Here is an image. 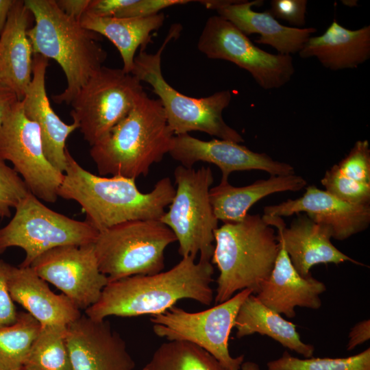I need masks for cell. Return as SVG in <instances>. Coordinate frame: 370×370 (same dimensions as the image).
<instances>
[{"label":"cell","mask_w":370,"mask_h":370,"mask_svg":"<svg viewBox=\"0 0 370 370\" xmlns=\"http://www.w3.org/2000/svg\"><path fill=\"white\" fill-rule=\"evenodd\" d=\"M195 260L184 257L166 271L109 282L97 302L84 310L85 315L97 321L110 316H153L183 299L209 306L214 299L210 286L214 267L210 261Z\"/></svg>","instance_id":"6da1fadb"},{"label":"cell","mask_w":370,"mask_h":370,"mask_svg":"<svg viewBox=\"0 0 370 370\" xmlns=\"http://www.w3.org/2000/svg\"><path fill=\"white\" fill-rule=\"evenodd\" d=\"M66 167L58 196L77 202L86 222L98 232L134 220H160L171 204L175 189L169 177L160 180L143 193L134 179L106 177L84 169L66 148Z\"/></svg>","instance_id":"7a4b0ae2"},{"label":"cell","mask_w":370,"mask_h":370,"mask_svg":"<svg viewBox=\"0 0 370 370\" xmlns=\"http://www.w3.org/2000/svg\"><path fill=\"white\" fill-rule=\"evenodd\" d=\"M24 2L35 22L27 32L33 54L54 60L66 76V88L53 99L57 103L70 104L107 58L99 43L101 38L64 13L56 0Z\"/></svg>","instance_id":"3957f363"},{"label":"cell","mask_w":370,"mask_h":370,"mask_svg":"<svg viewBox=\"0 0 370 370\" xmlns=\"http://www.w3.org/2000/svg\"><path fill=\"white\" fill-rule=\"evenodd\" d=\"M174 136L160 101L145 93L123 119L90 146V155L101 175L136 180L169 153Z\"/></svg>","instance_id":"277c9868"},{"label":"cell","mask_w":370,"mask_h":370,"mask_svg":"<svg viewBox=\"0 0 370 370\" xmlns=\"http://www.w3.org/2000/svg\"><path fill=\"white\" fill-rule=\"evenodd\" d=\"M214 236L210 262L219 271L214 303L224 302L244 289L256 293L270 275L280 251L273 227L264 216L247 214L240 222L218 227Z\"/></svg>","instance_id":"5b68a950"},{"label":"cell","mask_w":370,"mask_h":370,"mask_svg":"<svg viewBox=\"0 0 370 370\" xmlns=\"http://www.w3.org/2000/svg\"><path fill=\"white\" fill-rule=\"evenodd\" d=\"M180 32L181 25L173 24L156 53H149L145 49H140L135 57L131 73L151 86L162 103L167 123L174 135L199 131L221 140L244 142L241 134L223 118V112L232 99L229 90L198 99L180 93L165 80L161 70L162 54L165 47L179 36Z\"/></svg>","instance_id":"8992f818"},{"label":"cell","mask_w":370,"mask_h":370,"mask_svg":"<svg viewBox=\"0 0 370 370\" xmlns=\"http://www.w3.org/2000/svg\"><path fill=\"white\" fill-rule=\"evenodd\" d=\"M175 241L160 220H134L99 232L94 248L99 269L109 282L162 271L164 251Z\"/></svg>","instance_id":"52a82bcc"},{"label":"cell","mask_w":370,"mask_h":370,"mask_svg":"<svg viewBox=\"0 0 370 370\" xmlns=\"http://www.w3.org/2000/svg\"><path fill=\"white\" fill-rule=\"evenodd\" d=\"M177 186L174 197L160 221L175 234L182 257L210 261L214 246V232L218 221L210 201V189L214 182L209 166L199 169L177 166L174 171Z\"/></svg>","instance_id":"ba28073f"},{"label":"cell","mask_w":370,"mask_h":370,"mask_svg":"<svg viewBox=\"0 0 370 370\" xmlns=\"http://www.w3.org/2000/svg\"><path fill=\"white\" fill-rule=\"evenodd\" d=\"M98 232L87 222L57 212L29 193L16 206L9 223L0 228V254L12 247L21 248L29 267L43 253L64 245L94 243Z\"/></svg>","instance_id":"9c48e42d"},{"label":"cell","mask_w":370,"mask_h":370,"mask_svg":"<svg viewBox=\"0 0 370 370\" xmlns=\"http://www.w3.org/2000/svg\"><path fill=\"white\" fill-rule=\"evenodd\" d=\"M145 93L141 82L132 73L102 66L71 101L70 114L92 146L123 119Z\"/></svg>","instance_id":"30bf717a"},{"label":"cell","mask_w":370,"mask_h":370,"mask_svg":"<svg viewBox=\"0 0 370 370\" xmlns=\"http://www.w3.org/2000/svg\"><path fill=\"white\" fill-rule=\"evenodd\" d=\"M252 293V290L244 289L224 302L195 312L175 305L161 314L151 316L153 331L156 336L168 341H184L197 345L227 370H241L245 357L230 355L229 336L241 305Z\"/></svg>","instance_id":"8fae6325"},{"label":"cell","mask_w":370,"mask_h":370,"mask_svg":"<svg viewBox=\"0 0 370 370\" xmlns=\"http://www.w3.org/2000/svg\"><path fill=\"white\" fill-rule=\"evenodd\" d=\"M197 48L210 59L227 60L246 70L265 90L284 86L295 73L291 56L273 54L260 49L219 15L207 19Z\"/></svg>","instance_id":"7c38bea8"},{"label":"cell","mask_w":370,"mask_h":370,"mask_svg":"<svg viewBox=\"0 0 370 370\" xmlns=\"http://www.w3.org/2000/svg\"><path fill=\"white\" fill-rule=\"evenodd\" d=\"M0 158L9 161L31 193L55 202L64 173L47 159L38 125L24 113L19 101L0 128Z\"/></svg>","instance_id":"4fadbf2b"},{"label":"cell","mask_w":370,"mask_h":370,"mask_svg":"<svg viewBox=\"0 0 370 370\" xmlns=\"http://www.w3.org/2000/svg\"><path fill=\"white\" fill-rule=\"evenodd\" d=\"M30 267L79 310L97 302L108 283L99 269L94 243L55 247L39 256Z\"/></svg>","instance_id":"5bb4252c"},{"label":"cell","mask_w":370,"mask_h":370,"mask_svg":"<svg viewBox=\"0 0 370 370\" xmlns=\"http://www.w3.org/2000/svg\"><path fill=\"white\" fill-rule=\"evenodd\" d=\"M169 153L186 168H193L199 161L215 164L222 173L221 182H228L234 171L260 170L271 175L295 173L290 164L274 160L239 143L221 139L203 140L188 134L175 135Z\"/></svg>","instance_id":"9a60e30c"},{"label":"cell","mask_w":370,"mask_h":370,"mask_svg":"<svg viewBox=\"0 0 370 370\" xmlns=\"http://www.w3.org/2000/svg\"><path fill=\"white\" fill-rule=\"evenodd\" d=\"M65 341L73 370H134L126 343L105 319L81 315L66 328Z\"/></svg>","instance_id":"2e32d148"},{"label":"cell","mask_w":370,"mask_h":370,"mask_svg":"<svg viewBox=\"0 0 370 370\" xmlns=\"http://www.w3.org/2000/svg\"><path fill=\"white\" fill-rule=\"evenodd\" d=\"M301 212L314 222L328 227L332 237L338 241L365 230L370 223V204L346 203L314 185L308 186L299 198L264 208V214L269 217H288Z\"/></svg>","instance_id":"e0dca14e"},{"label":"cell","mask_w":370,"mask_h":370,"mask_svg":"<svg viewBox=\"0 0 370 370\" xmlns=\"http://www.w3.org/2000/svg\"><path fill=\"white\" fill-rule=\"evenodd\" d=\"M296 214L289 227L281 217L263 216L270 225L278 229V243L301 276L308 275L310 269L319 264H338L348 261L362 265L332 243V232L328 227L314 222L306 214Z\"/></svg>","instance_id":"ac0fdd59"},{"label":"cell","mask_w":370,"mask_h":370,"mask_svg":"<svg viewBox=\"0 0 370 370\" xmlns=\"http://www.w3.org/2000/svg\"><path fill=\"white\" fill-rule=\"evenodd\" d=\"M208 9L214 10L218 15L233 24L245 35L258 34V44L267 45L279 54L291 56L302 49L312 34L314 27L297 28L280 24L267 10L256 12L253 6L262 1H199Z\"/></svg>","instance_id":"d6986e66"},{"label":"cell","mask_w":370,"mask_h":370,"mask_svg":"<svg viewBox=\"0 0 370 370\" xmlns=\"http://www.w3.org/2000/svg\"><path fill=\"white\" fill-rule=\"evenodd\" d=\"M48 60L38 54L34 55L32 82L21 101L26 116L39 127L47 159L64 173L66 167V141L77 125L62 121L50 104L45 88Z\"/></svg>","instance_id":"ffe728a7"},{"label":"cell","mask_w":370,"mask_h":370,"mask_svg":"<svg viewBox=\"0 0 370 370\" xmlns=\"http://www.w3.org/2000/svg\"><path fill=\"white\" fill-rule=\"evenodd\" d=\"M325 290V284L310 273L301 276L280 244L274 267L255 294L268 308L292 319L296 315L295 307L319 309L321 306L320 295Z\"/></svg>","instance_id":"44dd1931"},{"label":"cell","mask_w":370,"mask_h":370,"mask_svg":"<svg viewBox=\"0 0 370 370\" xmlns=\"http://www.w3.org/2000/svg\"><path fill=\"white\" fill-rule=\"evenodd\" d=\"M8 286L14 301L41 326L66 327L82 314L64 295H57L30 267L10 265Z\"/></svg>","instance_id":"7402d4cb"},{"label":"cell","mask_w":370,"mask_h":370,"mask_svg":"<svg viewBox=\"0 0 370 370\" xmlns=\"http://www.w3.org/2000/svg\"><path fill=\"white\" fill-rule=\"evenodd\" d=\"M32 14L24 1L14 0L0 36V82L21 101L32 82L33 51L27 32Z\"/></svg>","instance_id":"603a6c76"},{"label":"cell","mask_w":370,"mask_h":370,"mask_svg":"<svg viewBox=\"0 0 370 370\" xmlns=\"http://www.w3.org/2000/svg\"><path fill=\"white\" fill-rule=\"evenodd\" d=\"M299 55L332 71L356 69L370 58V25L349 29L334 19L323 34L309 38Z\"/></svg>","instance_id":"cb8c5ba5"},{"label":"cell","mask_w":370,"mask_h":370,"mask_svg":"<svg viewBox=\"0 0 370 370\" xmlns=\"http://www.w3.org/2000/svg\"><path fill=\"white\" fill-rule=\"evenodd\" d=\"M306 185V180L295 173L271 175L241 187L220 182L210 188L209 197L217 219L224 223H232L243 221L249 209L261 199L275 193L299 191Z\"/></svg>","instance_id":"d4e9b609"},{"label":"cell","mask_w":370,"mask_h":370,"mask_svg":"<svg viewBox=\"0 0 370 370\" xmlns=\"http://www.w3.org/2000/svg\"><path fill=\"white\" fill-rule=\"evenodd\" d=\"M164 19L162 12L139 18L100 17L86 13L79 23L113 43L122 58V69L131 73L137 49H145L151 42V33L162 26Z\"/></svg>","instance_id":"484cf974"},{"label":"cell","mask_w":370,"mask_h":370,"mask_svg":"<svg viewBox=\"0 0 370 370\" xmlns=\"http://www.w3.org/2000/svg\"><path fill=\"white\" fill-rule=\"evenodd\" d=\"M234 327L238 338L255 333L267 335L306 358L313 356L314 346L301 341L296 325L263 304L253 293L241 305Z\"/></svg>","instance_id":"4316f807"},{"label":"cell","mask_w":370,"mask_h":370,"mask_svg":"<svg viewBox=\"0 0 370 370\" xmlns=\"http://www.w3.org/2000/svg\"><path fill=\"white\" fill-rule=\"evenodd\" d=\"M142 370L227 369L197 345L184 341H168L156 349Z\"/></svg>","instance_id":"83f0119b"},{"label":"cell","mask_w":370,"mask_h":370,"mask_svg":"<svg viewBox=\"0 0 370 370\" xmlns=\"http://www.w3.org/2000/svg\"><path fill=\"white\" fill-rule=\"evenodd\" d=\"M40 328L27 312H18L14 323L0 327V370H22Z\"/></svg>","instance_id":"f1b7e54d"},{"label":"cell","mask_w":370,"mask_h":370,"mask_svg":"<svg viewBox=\"0 0 370 370\" xmlns=\"http://www.w3.org/2000/svg\"><path fill=\"white\" fill-rule=\"evenodd\" d=\"M66 328L41 326L22 370H73L65 341Z\"/></svg>","instance_id":"f546056e"},{"label":"cell","mask_w":370,"mask_h":370,"mask_svg":"<svg viewBox=\"0 0 370 370\" xmlns=\"http://www.w3.org/2000/svg\"><path fill=\"white\" fill-rule=\"evenodd\" d=\"M267 370H370V349L346 358L301 359L284 351L281 357L269 361Z\"/></svg>","instance_id":"4dcf8cb0"},{"label":"cell","mask_w":370,"mask_h":370,"mask_svg":"<svg viewBox=\"0 0 370 370\" xmlns=\"http://www.w3.org/2000/svg\"><path fill=\"white\" fill-rule=\"evenodd\" d=\"M321 182L326 192L343 201L354 205L370 204V184L345 176L337 164L325 172Z\"/></svg>","instance_id":"1f68e13d"},{"label":"cell","mask_w":370,"mask_h":370,"mask_svg":"<svg viewBox=\"0 0 370 370\" xmlns=\"http://www.w3.org/2000/svg\"><path fill=\"white\" fill-rule=\"evenodd\" d=\"M29 193L21 176L0 158V218L10 217L11 208Z\"/></svg>","instance_id":"d6a6232c"},{"label":"cell","mask_w":370,"mask_h":370,"mask_svg":"<svg viewBox=\"0 0 370 370\" xmlns=\"http://www.w3.org/2000/svg\"><path fill=\"white\" fill-rule=\"evenodd\" d=\"M340 171L357 182L370 184V148L367 140H359L338 164Z\"/></svg>","instance_id":"836d02e7"},{"label":"cell","mask_w":370,"mask_h":370,"mask_svg":"<svg viewBox=\"0 0 370 370\" xmlns=\"http://www.w3.org/2000/svg\"><path fill=\"white\" fill-rule=\"evenodd\" d=\"M267 10L275 18L287 21L295 27L301 28L306 24V0H272Z\"/></svg>","instance_id":"e575fe53"},{"label":"cell","mask_w":370,"mask_h":370,"mask_svg":"<svg viewBox=\"0 0 370 370\" xmlns=\"http://www.w3.org/2000/svg\"><path fill=\"white\" fill-rule=\"evenodd\" d=\"M10 264L0 260V327L14 323L18 317L8 286V275Z\"/></svg>","instance_id":"d590c367"},{"label":"cell","mask_w":370,"mask_h":370,"mask_svg":"<svg viewBox=\"0 0 370 370\" xmlns=\"http://www.w3.org/2000/svg\"><path fill=\"white\" fill-rule=\"evenodd\" d=\"M90 0H56L58 8L69 17L79 21L86 13Z\"/></svg>","instance_id":"8d00e7d4"},{"label":"cell","mask_w":370,"mask_h":370,"mask_svg":"<svg viewBox=\"0 0 370 370\" xmlns=\"http://www.w3.org/2000/svg\"><path fill=\"white\" fill-rule=\"evenodd\" d=\"M18 101L15 92L0 82V128Z\"/></svg>","instance_id":"74e56055"},{"label":"cell","mask_w":370,"mask_h":370,"mask_svg":"<svg viewBox=\"0 0 370 370\" xmlns=\"http://www.w3.org/2000/svg\"><path fill=\"white\" fill-rule=\"evenodd\" d=\"M370 338V321L364 320L357 323L349 334V341L347 346L348 351L362 344Z\"/></svg>","instance_id":"f35d334b"},{"label":"cell","mask_w":370,"mask_h":370,"mask_svg":"<svg viewBox=\"0 0 370 370\" xmlns=\"http://www.w3.org/2000/svg\"><path fill=\"white\" fill-rule=\"evenodd\" d=\"M14 1V0H0V36L5 27Z\"/></svg>","instance_id":"ab89813d"},{"label":"cell","mask_w":370,"mask_h":370,"mask_svg":"<svg viewBox=\"0 0 370 370\" xmlns=\"http://www.w3.org/2000/svg\"><path fill=\"white\" fill-rule=\"evenodd\" d=\"M241 370H260L259 365L251 361L243 362Z\"/></svg>","instance_id":"60d3db41"}]
</instances>
